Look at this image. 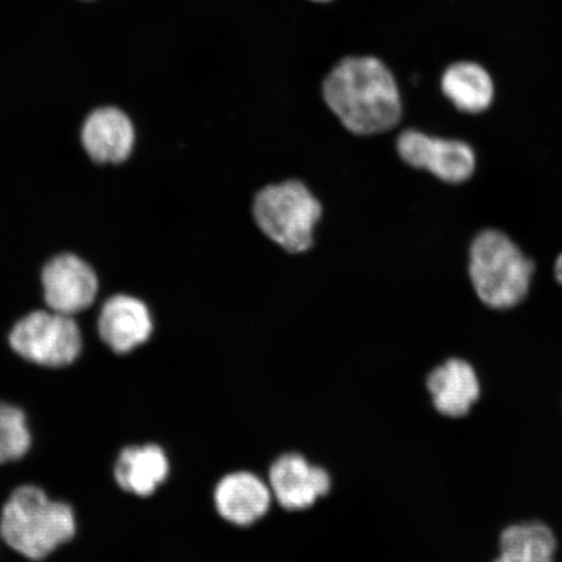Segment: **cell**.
<instances>
[{
	"mask_svg": "<svg viewBox=\"0 0 562 562\" xmlns=\"http://www.w3.org/2000/svg\"><path fill=\"white\" fill-rule=\"evenodd\" d=\"M98 329L102 340L119 355L143 346L153 333L149 308L135 297L119 294L105 302Z\"/></svg>",
	"mask_w": 562,
	"mask_h": 562,
	"instance_id": "10",
	"label": "cell"
},
{
	"mask_svg": "<svg viewBox=\"0 0 562 562\" xmlns=\"http://www.w3.org/2000/svg\"><path fill=\"white\" fill-rule=\"evenodd\" d=\"M554 277H557L560 284H562V252L554 263Z\"/></svg>",
	"mask_w": 562,
	"mask_h": 562,
	"instance_id": "17",
	"label": "cell"
},
{
	"mask_svg": "<svg viewBox=\"0 0 562 562\" xmlns=\"http://www.w3.org/2000/svg\"><path fill=\"white\" fill-rule=\"evenodd\" d=\"M31 447L24 413L0 403V463L21 459Z\"/></svg>",
	"mask_w": 562,
	"mask_h": 562,
	"instance_id": "16",
	"label": "cell"
},
{
	"mask_svg": "<svg viewBox=\"0 0 562 562\" xmlns=\"http://www.w3.org/2000/svg\"><path fill=\"white\" fill-rule=\"evenodd\" d=\"M75 531L72 508L50 501L44 491L34 486L13 492L0 519L4 542L31 560L45 559L72 539Z\"/></svg>",
	"mask_w": 562,
	"mask_h": 562,
	"instance_id": "2",
	"label": "cell"
},
{
	"mask_svg": "<svg viewBox=\"0 0 562 562\" xmlns=\"http://www.w3.org/2000/svg\"><path fill=\"white\" fill-rule=\"evenodd\" d=\"M10 344L27 361L61 368L80 356L82 337L72 316L53 311L34 312L12 328Z\"/></svg>",
	"mask_w": 562,
	"mask_h": 562,
	"instance_id": "5",
	"label": "cell"
},
{
	"mask_svg": "<svg viewBox=\"0 0 562 562\" xmlns=\"http://www.w3.org/2000/svg\"><path fill=\"white\" fill-rule=\"evenodd\" d=\"M214 505L224 521L248 527L261 521L273 501L269 483L246 470L221 477L214 488Z\"/></svg>",
	"mask_w": 562,
	"mask_h": 562,
	"instance_id": "9",
	"label": "cell"
},
{
	"mask_svg": "<svg viewBox=\"0 0 562 562\" xmlns=\"http://www.w3.org/2000/svg\"><path fill=\"white\" fill-rule=\"evenodd\" d=\"M501 548L495 562H553L557 539L544 525H516L503 532Z\"/></svg>",
	"mask_w": 562,
	"mask_h": 562,
	"instance_id": "15",
	"label": "cell"
},
{
	"mask_svg": "<svg viewBox=\"0 0 562 562\" xmlns=\"http://www.w3.org/2000/svg\"><path fill=\"white\" fill-rule=\"evenodd\" d=\"M81 138L89 157L98 164H122L135 145V128L123 111L103 108L89 115Z\"/></svg>",
	"mask_w": 562,
	"mask_h": 562,
	"instance_id": "11",
	"label": "cell"
},
{
	"mask_svg": "<svg viewBox=\"0 0 562 562\" xmlns=\"http://www.w3.org/2000/svg\"><path fill=\"white\" fill-rule=\"evenodd\" d=\"M269 486L273 501L285 510H306L329 494L331 475L300 453H284L271 463Z\"/></svg>",
	"mask_w": 562,
	"mask_h": 562,
	"instance_id": "7",
	"label": "cell"
},
{
	"mask_svg": "<svg viewBox=\"0 0 562 562\" xmlns=\"http://www.w3.org/2000/svg\"><path fill=\"white\" fill-rule=\"evenodd\" d=\"M42 283L47 306L70 316L87 311L98 293L94 270L74 255L52 259L42 272Z\"/></svg>",
	"mask_w": 562,
	"mask_h": 562,
	"instance_id": "8",
	"label": "cell"
},
{
	"mask_svg": "<svg viewBox=\"0 0 562 562\" xmlns=\"http://www.w3.org/2000/svg\"><path fill=\"white\" fill-rule=\"evenodd\" d=\"M435 407L445 416L462 417L480 396L475 371L462 360H449L435 369L427 381Z\"/></svg>",
	"mask_w": 562,
	"mask_h": 562,
	"instance_id": "12",
	"label": "cell"
},
{
	"mask_svg": "<svg viewBox=\"0 0 562 562\" xmlns=\"http://www.w3.org/2000/svg\"><path fill=\"white\" fill-rule=\"evenodd\" d=\"M442 93L457 110L481 114L494 102L495 87L491 75L474 61H459L441 77Z\"/></svg>",
	"mask_w": 562,
	"mask_h": 562,
	"instance_id": "14",
	"label": "cell"
},
{
	"mask_svg": "<svg viewBox=\"0 0 562 562\" xmlns=\"http://www.w3.org/2000/svg\"><path fill=\"white\" fill-rule=\"evenodd\" d=\"M170 473L165 449L157 445L128 447L119 454L115 480L122 490L140 497L154 494Z\"/></svg>",
	"mask_w": 562,
	"mask_h": 562,
	"instance_id": "13",
	"label": "cell"
},
{
	"mask_svg": "<svg viewBox=\"0 0 562 562\" xmlns=\"http://www.w3.org/2000/svg\"><path fill=\"white\" fill-rule=\"evenodd\" d=\"M533 270L531 259L502 231H483L470 246L469 276L476 296L497 311L525 300Z\"/></svg>",
	"mask_w": 562,
	"mask_h": 562,
	"instance_id": "3",
	"label": "cell"
},
{
	"mask_svg": "<svg viewBox=\"0 0 562 562\" xmlns=\"http://www.w3.org/2000/svg\"><path fill=\"white\" fill-rule=\"evenodd\" d=\"M397 151L405 164L426 170L449 184H461L472 178L475 153L467 143L405 131L397 139Z\"/></svg>",
	"mask_w": 562,
	"mask_h": 562,
	"instance_id": "6",
	"label": "cell"
},
{
	"mask_svg": "<svg viewBox=\"0 0 562 562\" xmlns=\"http://www.w3.org/2000/svg\"><path fill=\"white\" fill-rule=\"evenodd\" d=\"M315 2H328V0H315Z\"/></svg>",
	"mask_w": 562,
	"mask_h": 562,
	"instance_id": "18",
	"label": "cell"
},
{
	"mask_svg": "<svg viewBox=\"0 0 562 562\" xmlns=\"http://www.w3.org/2000/svg\"><path fill=\"white\" fill-rule=\"evenodd\" d=\"M252 214L273 243L286 251L302 252L313 245L322 206L301 181L290 180L262 189L252 203Z\"/></svg>",
	"mask_w": 562,
	"mask_h": 562,
	"instance_id": "4",
	"label": "cell"
},
{
	"mask_svg": "<svg viewBox=\"0 0 562 562\" xmlns=\"http://www.w3.org/2000/svg\"><path fill=\"white\" fill-rule=\"evenodd\" d=\"M323 94L328 108L355 135L390 131L403 116L395 77L371 56L341 60L327 76Z\"/></svg>",
	"mask_w": 562,
	"mask_h": 562,
	"instance_id": "1",
	"label": "cell"
}]
</instances>
